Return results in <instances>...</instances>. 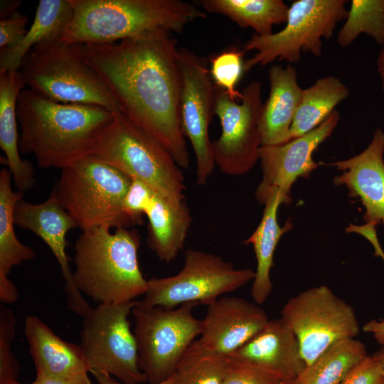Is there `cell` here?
<instances>
[{"instance_id": "cell-1", "label": "cell", "mask_w": 384, "mask_h": 384, "mask_svg": "<svg viewBox=\"0 0 384 384\" xmlns=\"http://www.w3.org/2000/svg\"><path fill=\"white\" fill-rule=\"evenodd\" d=\"M85 46L120 112L159 142L181 168L188 169L180 114L179 48L172 33L157 30Z\"/></svg>"}, {"instance_id": "cell-2", "label": "cell", "mask_w": 384, "mask_h": 384, "mask_svg": "<svg viewBox=\"0 0 384 384\" xmlns=\"http://www.w3.org/2000/svg\"><path fill=\"white\" fill-rule=\"evenodd\" d=\"M114 114L104 107L58 102L24 88L16 105L20 151L32 154L42 169H63L90 154Z\"/></svg>"}, {"instance_id": "cell-3", "label": "cell", "mask_w": 384, "mask_h": 384, "mask_svg": "<svg viewBox=\"0 0 384 384\" xmlns=\"http://www.w3.org/2000/svg\"><path fill=\"white\" fill-rule=\"evenodd\" d=\"M110 230L98 227L82 231L74 246V283L98 304L132 301L147 289L138 262L139 232Z\"/></svg>"}, {"instance_id": "cell-4", "label": "cell", "mask_w": 384, "mask_h": 384, "mask_svg": "<svg viewBox=\"0 0 384 384\" xmlns=\"http://www.w3.org/2000/svg\"><path fill=\"white\" fill-rule=\"evenodd\" d=\"M72 20L61 40L80 43H112L149 31L181 33L206 17L181 0H70Z\"/></svg>"}, {"instance_id": "cell-5", "label": "cell", "mask_w": 384, "mask_h": 384, "mask_svg": "<svg viewBox=\"0 0 384 384\" xmlns=\"http://www.w3.org/2000/svg\"><path fill=\"white\" fill-rule=\"evenodd\" d=\"M18 70L28 88L52 100L120 112L84 43L59 39L38 44L23 58Z\"/></svg>"}, {"instance_id": "cell-6", "label": "cell", "mask_w": 384, "mask_h": 384, "mask_svg": "<svg viewBox=\"0 0 384 384\" xmlns=\"http://www.w3.org/2000/svg\"><path fill=\"white\" fill-rule=\"evenodd\" d=\"M132 178L89 154L61 169L56 196L82 231L98 227L130 228L122 203Z\"/></svg>"}, {"instance_id": "cell-7", "label": "cell", "mask_w": 384, "mask_h": 384, "mask_svg": "<svg viewBox=\"0 0 384 384\" xmlns=\"http://www.w3.org/2000/svg\"><path fill=\"white\" fill-rule=\"evenodd\" d=\"M90 154L143 181L159 195L185 200L181 168L159 142L122 112L114 113L97 134Z\"/></svg>"}, {"instance_id": "cell-8", "label": "cell", "mask_w": 384, "mask_h": 384, "mask_svg": "<svg viewBox=\"0 0 384 384\" xmlns=\"http://www.w3.org/2000/svg\"><path fill=\"white\" fill-rule=\"evenodd\" d=\"M345 0H297L290 7L284 28L267 36L256 33L244 44V52L255 54L244 63V72L256 65H266L276 60L289 63L300 61L302 53L319 57L322 38L329 40L348 11Z\"/></svg>"}, {"instance_id": "cell-9", "label": "cell", "mask_w": 384, "mask_h": 384, "mask_svg": "<svg viewBox=\"0 0 384 384\" xmlns=\"http://www.w3.org/2000/svg\"><path fill=\"white\" fill-rule=\"evenodd\" d=\"M197 302L174 309L146 306L137 301L132 309L139 366L149 384H159L172 376L195 338L201 335V320L193 314Z\"/></svg>"}, {"instance_id": "cell-10", "label": "cell", "mask_w": 384, "mask_h": 384, "mask_svg": "<svg viewBox=\"0 0 384 384\" xmlns=\"http://www.w3.org/2000/svg\"><path fill=\"white\" fill-rule=\"evenodd\" d=\"M137 302L99 304L83 317L80 346L90 372L108 374L122 384L147 382L128 319Z\"/></svg>"}, {"instance_id": "cell-11", "label": "cell", "mask_w": 384, "mask_h": 384, "mask_svg": "<svg viewBox=\"0 0 384 384\" xmlns=\"http://www.w3.org/2000/svg\"><path fill=\"white\" fill-rule=\"evenodd\" d=\"M255 277L250 268L237 269L221 257L188 249L181 270L175 275L147 280L146 306L174 309L188 302L208 305L222 294L234 292Z\"/></svg>"}, {"instance_id": "cell-12", "label": "cell", "mask_w": 384, "mask_h": 384, "mask_svg": "<svg viewBox=\"0 0 384 384\" xmlns=\"http://www.w3.org/2000/svg\"><path fill=\"white\" fill-rule=\"evenodd\" d=\"M281 314L296 335L306 366L332 343L355 338L360 331L353 308L326 285L309 288L290 298Z\"/></svg>"}, {"instance_id": "cell-13", "label": "cell", "mask_w": 384, "mask_h": 384, "mask_svg": "<svg viewBox=\"0 0 384 384\" xmlns=\"http://www.w3.org/2000/svg\"><path fill=\"white\" fill-rule=\"evenodd\" d=\"M262 106L260 81L252 80L244 87L240 103L216 87L214 114L219 118L222 132L212 142V152L215 166L223 173L246 174L259 160Z\"/></svg>"}, {"instance_id": "cell-14", "label": "cell", "mask_w": 384, "mask_h": 384, "mask_svg": "<svg viewBox=\"0 0 384 384\" xmlns=\"http://www.w3.org/2000/svg\"><path fill=\"white\" fill-rule=\"evenodd\" d=\"M178 60L182 81L181 122L195 154L196 184L203 186L215 166L209 125L214 114L216 87L206 60L196 53L179 48Z\"/></svg>"}, {"instance_id": "cell-15", "label": "cell", "mask_w": 384, "mask_h": 384, "mask_svg": "<svg viewBox=\"0 0 384 384\" xmlns=\"http://www.w3.org/2000/svg\"><path fill=\"white\" fill-rule=\"evenodd\" d=\"M340 119L335 110L319 127L284 144L262 146L259 152L262 179L255 196L260 204L267 197L278 192L282 203L290 204L291 188L298 178H309L319 167L313 154L333 133Z\"/></svg>"}, {"instance_id": "cell-16", "label": "cell", "mask_w": 384, "mask_h": 384, "mask_svg": "<svg viewBox=\"0 0 384 384\" xmlns=\"http://www.w3.org/2000/svg\"><path fill=\"white\" fill-rule=\"evenodd\" d=\"M14 219L15 225L31 230L49 247L60 265L65 280L68 307L73 312L85 317L92 307L74 283L66 254V235L78 225L60 203L54 189L48 198L40 203H31L21 199L15 207Z\"/></svg>"}, {"instance_id": "cell-17", "label": "cell", "mask_w": 384, "mask_h": 384, "mask_svg": "<svg viewBox=\"0 0 384 384\" xmlns=\"http://www.w3.org/2000/svg\"><path fill=\"white\" fill-rule=\"evenodd\" d=\"M384 131L378 127L368 146L359 154L331 163L343 171L334 178L336 186H344L348 196L358 198L365 208L363 220L375 228H384Z\"/></svg>"}, {"instance_id": "cell-18", "label": "cell", "mask_w": 384, "mask_h": 384, "mask_svg": "<svg viewBox=\"0 0 384 384\" xmlns=\"http://www.w3.org/2000/svg\"><path fill=\"white\" fill-rule=\"evenodd\" d=\"M207 306L199 341L225 356L248 341L269 320L264 309L239 297H223Z\"/></svg>"}, {"instance_id": "cell-19", "label": "cell", "mask_w": 384, "mask_h": 384, "mask_svg": "<svg viewBox=\"0 0 384 384\" xmlns=\"http://www.w3.org/2000/svg\"><path fill=\"white\" fill-rule=\"evenodd\" d=\"M228 358L252 363L294 381L306 367L296 335L280 319H269L248 341Z\"/></svg>"}, {"instance_id": "cell-20", "label": "cell", "mask_w": 384, "mask_h": 384, "mask_svg": "<svg viewBox=\"0 0 384 384\" xmlns=\"http://www.w3.org/2000/svg\"><path fill=\"white\" fill-rule=\"evenodd\" d=\"M269 82V97L263 104L259 121L262 146L289 141L290 129L304 92L297 81V69L292 65L271 66Z\"/></svg>"}, {"instance_id": "cell-21", "label": "cell", "mask_w": 384, "mask_h": 384, "mask_svg": "<svg viewBox=\"0 0 384 384\" xmlns=\"http://www.w3.org/2000/svg\"><path fill=\"white\" fill-rule=\"evenodd\" d=\"M24 334L40 375H71L90 373L80 346L63 340L39 317L27 316Z\"/></svg>"}, {"instance_id": "cell-22", "label": "cell", "mask_w": 384, "mask_h": 384, "mask_svg": "<svg viewBox=\"0 0 384 384\" xmlns=\"http://www.w3.org/2000/svg\"><path fill=\"white\" fill-rule=\"evenodd\" d=\"M26 82L19 70L0 73V147L18 191L26 192L36 183L35 169L20 156L16 105Z\"/></svg>"}, {"instance_id": "cell-23", "label": "cell", "mask_w": 384, "mask_h": 384, "mask_svg": "<svg viewBox=\"0 0 384 384\" xmlns=\"http://www.w3.org/2000/svg\"><path fill=\"white\" fill-rule=\"evenodd\" d=\"M145 215L150 249L161 261L171 262L183 249L193 220L185 200H173L156 193Z\"/></svg>"}, {"instance_id": "cell-24", "label": "cell", "mask_w": 384, "mask_h": 384, "mask_svg": "<svg viewBox=\"0 0 384 384\" xmlns=\"http://www.w3.org/2000/svg\"><path fill=\"white\" fill-rule=\"evenodd\" d=\"M281 204L282 201L278 192L270 194L264 203L265 209L259 225L243 242L252 245L257 260L251 289L252 297L257 304L265 303L272 292L270 271L273 267L274 253L282 236L293 227L289 219L282 227L279 224L277 212Z\"/></svg>"}, {"instance_id": "cell-25", "label": "cell", "mask_w": 384, "mask_h": 384, "mask_svg": "<svg viewBox=\"0 0 384 384\" xmlns=\"http://www.w3.org/2000/svg\"><path fill=\"white\" fill-rule=\"evenodd\" d=\"M73 15L70 0H40L33 21L15 47L0 50V73L18 70L21 63L38 44L61 39Z\"/></svg>"}, {"instance_id": "cell-26", "label": "cell", "mask_w": 384, "mask_h": 384, "mask_svg": "<svg viewBox=\"0 0 384 384\" xmlns=\"http://www.w3.org/2000/svg\"><path fill=\"white\" fill-rule=\"evenodd\" d=\"M349 93L348 87L333 75L322 77L304 89L302 102L290 129L289 141L319 127Z\"/></svg>"}, {"instance_id": "cell-27", "label": "cell", "mask_w": 384, "mask_h": 384, "mask_svg": "<svg viewBox=\"0 0 384 384\" xmlns=\"http://www.w3.org/2000/svg\"><path fill=\"white\" fill-rule=\"evenodd\" d=\"M205 11L223 15L256 34L273 33L274 25L286 23L289 6L282 0H201Z\"/></svg>"}, {"instance_id": "cell-28", "label": "cell", "mask_w": 384, "mask_h": 384, "mask_svg": "<svg viewBox=\"0 0 384 384\" xmlns=\"http://www.w3.org/2000/svg\"><path fill=\"white\" fill-rule=\"evenodd\" d=\"M365 345L355 338L336 341L325 349L294 381V384H340L368 356Z\"/></svg>"}, {"instance_id": "cell-29", "label": "cell", "mask_w": 384, "mask_h": 384, "mask_svg": "<svg viewBox=\"0 0 384 384\" xmlns=\"http://www.w3.org/2000/svg\"><path fill=\"white\" fill-rule=\"evenodd\" d=\"M11 181V174L3 168L0 171V275L8 277L14 266L36 257L35 251L23 244L14 231V209L23 193L14 191Z\"/></svg>"}, {"instance_id": "cell-30", "label": "cell", "mask_w": 384, "mask_h": 384, "mask_svg": "<svg viewBox=\"0 0 384 384\" xmlns=\"http://www.w3.org/2000/svg\"><path fill=\"white\" fill-rule=\"evenodd\" d=\"M230 361L194 341L184 353L174 373V384H222Z\"/></svg>"}, {"instance_id": "cell-31", "label": "cell", "mask_w": 384, "mask_h": 384, "mask_svg": "<svg viewBox=\"0 0 384 384\" xmlns=\"http://www.w3.org/2000/svg\"><path fill=\"white\" fill-rule=\"evenodd\" d=\"M361 33L384 42V0H352L346 21L337 36L341 47L350 46Z\"/></svg>"}, {"instance_id": "cell-32", "label": "cell", "mask_w": 384, "mask_h": 384, "mask_svg": "<svg viewBox=\"0 0 384 384\" xmlns=\"http://www.w3.org/2000/svg\"><path fill=\"white\" fill-rule=\"evenodd\" d=\"M243 50L236 48L226 49L210 58V73L215 87L223 90L238 102L242 92L236 86L244 72Z\"/></svg>"}, {"instance_id": "cell-33", "label": "cell", "mask_w": 384, "mask_h": 384, "mask_svg": "<svg viewBox=\"0 0 384 384\" xmlns=\"http://www.w3.org/2000/svg\"><path fill=\"white\" fill-rule=\"evenodd\" d=\"M16 321L13 311L0 306V384H14L17 381L20 366L15 358L11 343L16 336Z\"/></svg>"}, {"instance_id": "cell-34", "label": "cell", "mask_w": 384, "mask_h": 384, "mask_svg": "<svg viewBox=\"0 0 384 384\" xmlns=\"http://www.w3.org/2000/svg\"><path fill=\"white\" fill-rule=\"evenodd\" d=\"M229 361L228 372L222 384H289L290 383L277 373L257 365L230 358Z\"/></svg>"}, {"instance_id": "cell-35", "label": "cell", "mask_w": 384, "mask_h": 384, "mask_svg": "<svg viewBox=\"0 0 384 384\" xmlns=\"http://www.w3.org/2000/svg\"><path fill=\"white\" fill-rule=\"evenodd\" d=\"M155 193L156 192L143 181L132 178L123 200L122 209L134 226L142 223L143 216Z\"/></svg>"}, {"instance_id": "cell-36", "label": "cell", "mask_w": 384, "mask_h": 384, "mask_svg": "<svg viewBox=\"0 0 384 384\" xmlns=\"http://www.w3.org/2000/svg\"><path fill=\"white\" fill-rule=\"evenodd\" d=\"M28 18L18 11L10 17L0 21V50L17 46L24 38Z\"/></svg>"}, {"instance_id": "cell-37", "label": "cell", "mask_w": 384, "mask_h": 384, "mask_svg": "<svg viewBox=\"0 0 384 384\" xmlns=\"http://www.w3.org/2000/svg\"><path fill=\"white\" fill-rule=\"evenodd\" d=\"M340 384H384V372L372 356H368L349 372Z\"/></svg>"}, {"instance_id": "cell-38", "label": "cell", "mask_w": 384, "mask_h": 384, "mask_svg": "<svg viewBox=\"0 0 384 384\" xmlns=\"http://www.w3.org/2000/svg\"><path fill=\"white\" fill-rule=\"evenodd\" d=\"M30 384H92L88 373L71 375H40Z\"/></svg>"}, {"instance_id": "cell-39", "label": "cell", "mask_w": 384, "mask_h": 384, "mask_svg": "<svg viewBox=\"0 0 384 384\" xmlns=\"http://www.w3.org/2000/svg\"><path fill=\"white\" fill-rule=\"evenodd\" d=\"M18 292L16 285L8 276L0 275V300L3 303L11 304L17 301Z\"/></svg>"}, {"instance_id": "cell-40", "label": "cell", "mask_w": 384, "mask_h": 384, "mask_svg": "<svg viewBox=\"0 0 384 384\" xmlns=\"http://www.w3.org/2000/svg\"><path fill=\"white\" fill-rule=\"evenodd\" d=\"M363 331L372 334L375 340L384 347V320L372 319L363 326Z\"/></svg>"}, {"instance_id": "cell-41", "label": "cell", "mask_w": 384, "mask_h": 384, "mask_svg": "<svg viewBox=\"0 0 384 384\" xmlns=\"http://www.w3.org/2000/svg\"><path fill=\"white\" fill-rule=\"evenodd\" d=\"M21 4V1L19 0H1L0 3L1 20L7 18L16 12Z\"/></svg>"}, {"instance_id": "cell-42", "label": "cell", "mask_w": 384, "mask_h": 384, "mask_svg": "<svg viewBox=\"0 0 384 384\" xmlns=\"http://www.w3.org/2000/svg\"><path fill=\"white\" fill-rule=\"evenodd\" d=\"M90 373L94 376L98 384H122L108 374L97 371H91ZM159 384H174V375Z\"/></svg>"}, {"instance_id": "cell-43", "label": "cell", "mask_w": 384, "mask_h": 384, "mask_svg": "<svg viewBox=\"0 0 384 384\" xmlns=\"http://www.w3.org/2000/svg\"><path fill=\"white\" fill-rule=\"evenodd\" d=\"M376 67L381 81L382 90L384 95V42L381 45V49L378 55Z\"/></svg>"}, {"instance_id": "cell-44", "label": "cell", "mask_w": 384, "mask_h": 384, "mask_svg": "<svg viewBox=\"0 0 384 384\" xmlns=\"http://www.w3.org/2000/svg\"><path fill=\"white\" fill-rule=\"evenodd\" d=\"M372 357L380 364L384 372V347L381 346L379 350L374 352Z\"/></svg>"}, {"instance_id": "cell-45", "label": "cell", "mask_w": 384, "mask_h": 384, "mask_svg": "<svg viewBox=\"0 0 384 384\" xmlns=\"http://www.w3.org/2000/svg\"><path fill=\"white\" fill-rule=\"evenodd\" d=\"M14 384H21V383H18V382H16V383H14Z\"/></svg>"}]
</instances>
